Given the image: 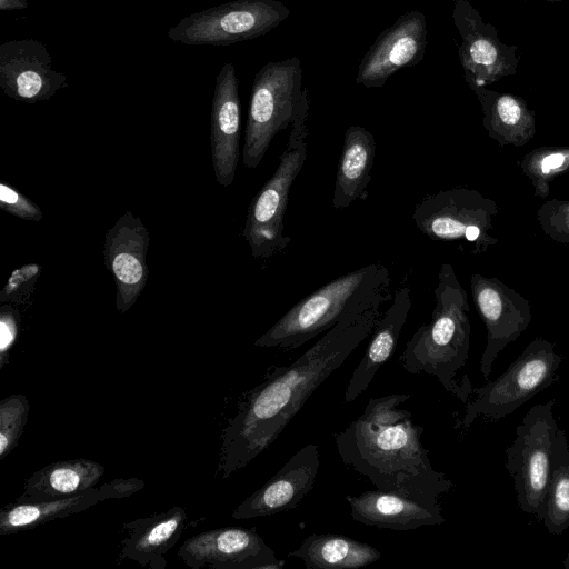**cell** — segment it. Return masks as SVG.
Masks as SVG:
<instances>
[{"mask_svg":"<svg viewBox=\"0 0 569 569\" xmlns=\"http://www.w3.org/2000/svg\"><path fill=\"white\" fill-rule=\"evenodd\" d=\"M377 305L336 323L288 366H270L247 391L222 431L218 472L222 478L267 450L316 389L369 336L382 316Z\"/></svg>","mask_w":569,"mask_h":569,"instance_id":"cell-1","label":"cell"},{"mask_svg":"<svg viewBox=\"0 0 569 569\" xmlns=\"http://www.w3.org/2000/svg\"><path fill=\"white\" fill-rule=\"evenodd\" d=\"M410 393L371 398L363 412L335 435L342 461L380 490L439 500L453 482L437 471L421 442L422 426L399 406Z\"/></svg>","mask_w":569,"mask_h":569,"instance_id":"cell-2","label":"cell"},{"mask_svg":"<svg viewBox=\"0 0 569 569\" xmlns=\"http://www.w3.org/2000/svg\"><path fill=\"white\" fill-rule=\"evenodd\" d=\"M433 295L436 303L430 322L416 330L399 360L409 373L436 377L448 392L466 403L472 393L471 383L465 376L459 385L455 376L469 357L470 307L450 263L441 264Z\"/></svg>","mask_w":569,"mask_h":569,"instance_id":"cell-3","label":"cell"},{"mask_svg":"<svg viewBox=\"0 0 569 569\" xmlns=\"http://www.w3.org/2000/svg\"><path fill=\"white\" fill-rule=\"evenodd\" d=\"M390 273L381 263H370L315 290L292 306L254 346L295 349L350 316L390 299Z\"/></svg>","mask_w":569,"mask_h":569,"instance_id":"cell-4","label":"cell"},{"mask_svg":"<svg viewBox=\"0 0 569 569\" xmlns=\"http://www.w3.org/2000/svg\"><path fill=\"white\" fill-rule=\"evenodd\" d=\"M309 96L303 88L287 147L272 177L252 199L243 237L254 258L267 259L284 250L291 238L283 233V219L292 183L307 159Z\"/></svg>","mask_w":569,"mask_h":569,"instance_id":"cell-5","label":"cell"},{"mask_svg":"<svg viewBox=\"0 0 569 569\" xmlns=\"http://www.w3.org/2000/svg\"><path fill=\"white\" fill-rule=\"evenodd\" d=\"M298 57L266 63L254 74L242 150L244 167L256 169L274 136L292 124L302 96Z\"/></svg>","mask_w":569,"mask_h":569,"instance_id":"cell-6","label":"cell"},{"mask_svg":"<svg viewBox=\"0 0 569 569\" xmlns=\"http://www.w3.org/2000/svg\"><path fill=\"white\" fill-rule=\"evenodd\" d=\"M562 356L555 343L535 338L496 380L472 388L475 397L466 402L465 415L457 429H468L479 416L497 421L518 409L558 379Z\"/></svg>","mask_w":569,"mask_h":569,"instance_id":"cell-7","label":"cell"},{"mask_svg":"<svg viewBox=\"0 0 569 569\" xmlns=\"http://www.w3.org/2000/svg\"><path fill=\"white\" fill-rule=\"evenodd\" d=\"M499 213L498 203L469 188L441 190L416 204L412 221L417 229L435 241H459L482 254L498 243L491 231Z\"/></svg>","mask_w":569,"mask_h":569,"instance_id":"cell-8","label":"cell"},{"mask_svg":"<svg viewBox=\"0 0 569 569\" xmlns=\"http://www.w3.org/2000/svg\"><path fill=\"white\" fill-rule=\"evenodd\" d=\"M555 400L535 405L516 428L506 449V468L513 479L519 508L542 519L552 469V447L558 431L553 418Z\"/></svg>","mask_w":569,"mask_h":569,"instance_id":"cell-9","label":"cell"},{"mask_svg":"<svg viewBox=\"0 0 569 569\" xmlns=\"http://www.w3.org/2000/svg\"><path fill=\"white\" fill-rule=\"evenodd\" d=\"M289 16L279 0H234L184 17L168 38L189 46H230L268 33Z\"/></svg>","mask_w":569,"mask_h":569,"instance_id":"cell-10","label":"cell"},{"mask_svg":"<svg viewBox=\"0 0 569 569\" xmlns=\"http://www.w3.org/2000/svg\"><path fill=\"white\" fill-rule=\"evenodd\" d=\"M452 18L461 38L458 56L471 89L516 73L518 48L501 42L498 30L482 20L469 0H455Z\"/></svg>","mask_w":569,"mask_h":569,"instance_id":"cell-11","label":"cell"},{"mask_svg":"<svg viewBox=\"0 0 569 569\" xmlns=\"http://www.w3.org/2000/svg\"><path fill=\"white\" fill-rule=\"evenodd\" d=\"M470 289L475 307L487 329L480 371L485 379H489L500 351L528 328L532 318L531 307L526 297L495 277L473 273Z\"/></svg>","mask_w":569,"mask_h":569,"instance_id":"cell-12","label":"cell"},{"mask_svg":"<svg viewBox=\"0 0 569 569\" xmlns=\"http://www.w3.org/2000/svg\"><path fill=\"white\" fill-rule=\"evenodd\" d=\"M178 556L192 569H281L274 551L256 528L224 527L187 539Z\"/></svg>","mask_w":569,"mask_h":569,"instance_id":"cell-13","label":"cell"},{"mask_svg":"<svg viewBox=\"0 0 569 569\" xmlns=\"http://www.w3.org/2000/svg\"><path fill=\"white\" fill-rule=\"evenodd\" d=\"M427 47L425 14L411 10L385 29L360 60L356 83L368 89L382 88L402 68L418 64Z\"/></svg>","mask_w":569,"mask_h":569,"instance_id":"cell-14","label":"cell"},{"mask_svg":"<svg viewBox=\"0 0 569 569\" xmlns=\"http://www.w3.org/2000/svg\"><path fill=\"white\" fill-rule=\"evenodd\" d=\"M150 234L142 220L126 211L104 236V264L116 283V308L128 311L148 280L147 252Z\"/></svg>","mask_w":569,"mask_h":569,"instance_id":"cell-15","label":"cell"},{"mask_svg":"<svg viewBox=\"0 0 569 569\" xmlns=\"http://www.w3.org/2000/svg\"><path fill=\"white\" fill-rule=\"evenodd\" d=\"M66 86V74L52 68L42 42L20 39L0 46V87L9 98L36 103L49 100Z\"/></svg>","mask_w":569,"mask_h":569,"instance_id":"cell-16","label":"cell"},{"mask_svg":"<svg viewBox=\"0 0 569 569\" xmlns=\"http://www.w3.org/2000/svg\"><path fill=\"white\" fill-rule=\"evenodd\" d=\"M319 457L317 445L302 447L271 479L246 498L231 517L237 520L250 519L295 509L315 485Z\"/></svg>","mask_w":569,"mask_h":569,"instance_id":"cell-17","label":"cell"},{"mask_svg":"<svg viewBox=\"0 0 569 569\" xmlns=\"http://www.w3.org/2000/svg\"><path fill=\"white\" fill-rule=\"evenodd\" d=\"M239 81L233 63L227 62L217 78L211 106V156L217 182H233L240 156Z\"/></svg>","mask_w":569,"mask_h":569,"instance_id":"cell-18","label":"cell"},{"mask_svg":"<svg viewBox=\"0 0 569 569\" xmlns=\"http://www.w3.org/2000/svg\"><path fill=\"white\" fill-rule=\"evenodd\" d=\"M345 499L351 518L367 526L406 531L445 522L439 500L380 489Z\"/></svg>","mask_w":569,"mask_h":569,"instance_id":"cell-19","label":"cell"},{"mask_svg":"<svg viewBox=\"0 0 569 569\" xmlns=\"http://www.w3.org/2000/svg\"><path fill=\"white\" fill-rule=\"evenodd\" d=\"M186 523L187 513L180 506L123 523L118 562L129 559L142 567L164 569V555L178 542Z\"/></svg>","mask_w":569,"mask_h":569,"instance_id":"cell-20","label":"cell"},{"mask_svg":"<svg viewBox=\"0 0 569 569\" xmlns=\"http://www.w3.org/2000/svg\"><path fill=\"white\" fill-rule=\"evenodd\" d=\"M411 306L410 289L408 287L399 288L393 296L392 303L376 325L363 357L351 375L345 391V402L356 400L366 391L380 367L390 359Z\"/></svg>","mask_w":569,"mask_h":569,"instance_id":"cell-21","label":"cell"},{"mask_svg":"<svg viewBox=\"0 0 569 569\" xmlns=\"http://www.w3.org/2000/svg\"><path fill=\"white\" fill-rule=\"evenodd\" d=\"M482 110V124L489 138L500 147H523L536 134V117L518 96L486 87L472 89Z\"/></svg>","mask_w":569,"mask_h":569,"instance_id":"cell-22","label":"cell"},{"mask_svg":"<svg viewBox=\"0 0 569 569\" xmlns=\"http://www.w3.org/2000/svg\"><path fill=\"white\" fill-rule=\"evenodd\" d=\"M376 154L373 134L363 127L350 126L338 162L332 206L337 210L348 208L357 199L367 197Z\"/></svg>","mask_w":569,"mask_h":569,"instance_id":"cell-23","label":"cell"},{"mask_svg":"<svg viewBox=\"0 0 569 569\" xmlns=\"http://www.w3.org/2000/svg\"><path fill=\"white\" fill-rule=\"evenodd\" d=\"M104 473V467L90 459L56 461L34 471L14 501L34 502L67 498L90 488Z\"/></svg>","mask_w":569,"mask_h":569,"instance_id":"cell-24","label":"cell"},{"mask_svg":"<svg viewBox=\"0 0 569 569\" xmlns=\"http://www.w3.org/2000/svg\"><path fill=\"white\" fill-rule=\"evenodd\" d=\"M290 557L309 569H356L377 562L381 552L371 545L338 533H312Z\"/></svg>","mask_w":569,"mask_h":569,"instance_id":"cell-25","label":"cell"},{"mask_svg":"<svg viewBox=\"0 0 569 569\" xmlns=\"http://www.w3.org/2000/svg\"><path fill=\"white\" fill-rule=\"evenodd\" d=\"M99 501L97 488L54 500L9 503L0 510V535H12L83 511Z\"/></svg>","mask_w":569,"mask_h":569,"instance_id":"cell-26","label":"cell"},{"mask_svg":"<svg viewBox=\"0 0 569 569\" xmlns=\"http://www.w3.org/2000/svg\"><path fill=\"white\" fill-rule=\"evenodd\" d=\"M541 521L556 536L569 528V445L561 429L553 441L552 469Z\"/></svg>","mask_w":569,"mask_h":569,"instance_id":"cell-27","label":"cell"},{"mask_svg":"<svg viewBox=\"0 0 569 569\" xmlns=\"http://www.w3.org/2000/svg\"><path fill=\"white\" fill-rule=\"evenodd\" d=\"M525 177L533 188V193L546 199L551 183L569 171V146H541L527 152L518 161Z\"/></svg>","mask_w":569,"mask_h":569,"instance_id":"cell-28","label":"cell"},{"mask_svg":"<svg viewBox=\"0 0 569 569\" xmlns=\"http://www.w3.org/2000/svg\"><path fill=\"white\" fill-rule=\"evenodd\" d=\"M29 401L14 393L0 402V458L4 459L17 446L28 421Z\"/></svg>","mask_w":569,"mask_h":569,"instance_id":"cell-29","label":"cell"},{"mask_svg":"<svg viewBox=\"0 0 569 569\" xmlns=\"http://www.w3.org/2000/svg\"><path fill=\"white\" fill-rule=\"evenodd\" d=\"M542 232L552 241L569 244V199H551L537 210Z\"/></svg>","mask_w":569,"mask_h":569,"instance_id":"cell-30","label":"cell"},{"mask_svg":"<svg viewBox=\"0 0 569 569\" xmlns=\"http://www.w3.org/2000/svg\"><path fill=\"white\" fill-rule=\"evenodd\" d=\"M41 266L30 262L14 269L0 291V302L24 305L34 291Z\"/></svg>","mask_w":569,"mask_h":569,"instance_id":"cell-31","label":"cell"},{"mask_svg":"<svg viewBox=\"0 0 569 569\" xmlns=\"http://www.w3.org/2000/svg\"><path fill=\"white\" fill-rule=\"evenodd\" d=\"M0 209L23 220L40 221V208L20 191L6 182L0 183Z\"/></svg>","mask_w":569,"mask_h":569,"instance_id":"cell-32","label":"cell"},{"mask_svg":"<svg viewBox=\"0 0 569 569\" xmlns=\"http://www.w3.org/2000/svg\"><path fill=\"white\" fill-rule=\"evenodd\" d=\"M20 329L18 310L11 303L0 307V368L8 361V355L17 341Z\"/></svg>","mask_w":569,"mask_h":569,"instance_id":"cell-33","label":"cell"},{"mask_svg":"<svg viewBox=\"0 0 569 569\" xmlns=\"http://www.w3.org/2000/svg\"><path fill=\"white\" fill-rule=\"evenodd\" d=\"M144 487L138 478H116L97 488L99 501L108 499H122L132 496Z\"/></svg>","mask_w":569,"mask_h":569,"instance_id":"cell-34","label":"cell"},{"mask_svg":"<svg viewBox=\"0 0 569 569\" xmlns=\"http://www.w3.org/2000/svg\"><path fill=\"white\" fill-rule=\"evenodd\" d=\"M29 3L27 0H0V10H17L26 9Z\"/></svg>","mask_w":569,"mask_h":569,"instance_id":"cell-35","label":"cell"},{"mask_svg":"<svg viewBox=\"0 0 569 569\" xmlns=\"http://www.w3.org/2000/svg\"><path fill=\"white\" fill-rule=\"evenodd\" d=\"M563 567H565L566 569H569V552H568L567 557H566V558H565V560H563Z\"/></svg>","mask_w":569,"mask_h":569,"instance_id":"cell-36","label":"cell"},{"mask_svg":"<svg viewBox=\"0 0 569 569\" xmlns=\"http://www.w3.org/2000/svg\"><path fill=\"white\" fill-rule=\"evenodd\" d=\"M543 1H560V0H543Z\"/></svg>","mask_w":569,"mask_h":569,"instance_id":"cell-37","label":"cell"}]
</instances>
